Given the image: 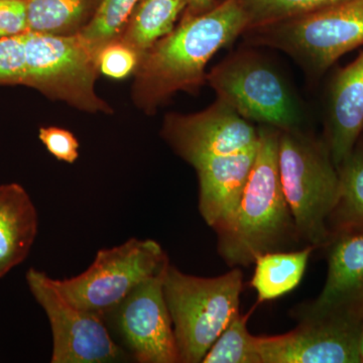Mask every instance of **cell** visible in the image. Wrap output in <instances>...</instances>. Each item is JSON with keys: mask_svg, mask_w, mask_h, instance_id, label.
I'll list each match as a JSON object with an SVG mask.
<instances>
[{"mask_svg": "<svg viewBox=\"0 0 363 363\" xmlns=\"http://www.w3.org/2000/svg\"><path fill=\"white\" fill-rule=\"evenodd\" d=\"M26 33L0 39V85L25 83Z\"/></svg>", "mask_w": 363, "mask_h": 363, "instance_id": "cell-25", "label": "cell"}, {"mask_svg": "<svg viewBox=\"0 0 363 363\" xmlns=\"http://www.w3.org/2000/svg\"><path fill=\"white\" fill-rule=\"evenodd\" d=\"M328 274L315 301L298 306L296 319L337 316L362 321L363 318V229L331 236L326 245Z\"/></svg>", "mask_w": 363, "mask_h": 363, "instance_id": "cell-13", "label": "cell"}, {"mask_svg": "<svg viewBox=\"0 0 363 363\" xmlns=\"http://www.w3.org/2000/svg\"><path fill=\"white\" fill-rule=\"evenodd\" d=\"M28 32L26 0H0V39Z\"/></svg>", "mask_w": 363, "mask_h": 363, "instance_id": "cell-27", "label": "cell"}, {"mask_svg": "<svg viewBox=\"0 0 363 363\" xmlns=\"http://www.w3.org/2000/svg\"><path fill=\"white\" fill-rule=\"evenodd\" d=\"M339 194L328 219L331 236L363 229V136L338 168Z\"/></svg>", "mask_w": 363, "mask_h": 363, "instance_id": "cell-19", "label": "cell"}, {"mask_svg": "<svg viewBox=\"0 0 363 363\" xmlns=\"http://www.w3.org/2000/svg\"><path fill=\"white\" fill-rule=\"evenodd\" d=\"M252 173L235 212L216 231L218 252L229 267H247L264 253L298 238L279 172L281 130L260 125Z\"/></svg>", "mask_w": 363, "mask_h": 363, "instance_id": "cell-2", "label": "cell"}, {"mask_svg": "<svg viewBox=\"0 0 363 363\" xmlns=\"http://www.w3.org/2000/svg\"><path fill=\"white\" fill-rule=\"evenodd\" d=\"M140 52L121 40L105 45L98 55L99 72L106 77L121 80L135 73L140 65Z\"/></svg>", "mask_w": 363, "mask_h": 363, "instance_id": "cell-24", "label": "cell"}, {"mask_svg": "<svg viewBox=\"0 0 363 363\" xmlns=\"http://www.w3.org/2000/svg\"><path fill=\"white\" fill-rule=\"evenodd\" d=\"M243 274L233 269L217 278L190 276L169 264L164 294L180 362L199 363L240 314Z\"/></svg>", "mask_w": 363, "mask_h": 363, "instance_id": "cell-3", "label": "cell"}, {"mask_svg": "<svg viewBox=\"0 0 363 363\" xmlns=\"http://www.w3.org/2000/svg\"><path fill=\"white\" fill-rule=\"evenodd\" d=\"M169 264L168 255L157 241L130 238L117 247L100 250L79 276L52 281L74 305L104 317L136 286Z\"/></svg>", "mask_w": 363, "mask_h": 363, "instance_id": "cell-8", "label": "cell"}, {"mask_svg": "<svg viewBox=\"0 0 363 363\" xmlns=\"http://www.w3.org/2000/svg\"><path fill=\"white\" fill-rule=\"evenodd\" d=\"M206 80L217 98L247 121L281 131L301 130L304 114L274 67L250 52H240L212 69Z\"/></svg>", "mask_w": 363, "mask_h": 363, "instance_id": "cell-7", "label": "cell"}, {"mask_svg": "<svg viewBox=\"0 0 363 363\" xmlns=\"http://www.w3.org/2000/svg\"><path fill=\"white\" fill-rule=\"evenodd\" d=\"M298 321L289 333L257 337L262 363H360L362 321L337 316Z\"/></svg>", "mask_w": 363, "mask_h": 363, "instance_id": "cell-12", "label": "cell"}, {"mask_svg": "<svg viewBox=\"0 0 363 363\" xmlns=\"http://www.w3.org/2000/svg\"><path fill=\"white\" fill-rule=\"evenodd\" d=\"M39 230V215L20 184L0 185V279L28 257Z\"/></svg>", "mask_w": 363, "mask_h": 363, "instance_id": "cell-16", "label": "cell"}, {"mask_svg": "<svg viewBox=\"0 0 363 363\" xmlns=\"http://www.w3.org/2000/svg\"><path fill=\"white\" fill-rule=\"evenodd\" d=\"M167 267L136 286L104 316L124 347L140 363L180 362L173 322L164 294Z\"/></svg>", "mask_w": 363, "mask_h": 363, "instance_id": "cell-10", "label": "cell"}, {"mask_svg": "<svg viewBox=\"0 0 363 363\" xmlns=\"http://www.w3.org/2000/svg\"><path fill=\"white\" fill-rule=\"evenodd\" d=\"M39 138L50 154L59 161L68 164L77 161L80 143L71 131L58 126H47L40 128Z\"/></svg>", "mask_w": 363, "mask_h": 363, "instance_id": "cell-26", "label": "cell"}, {"mask_svg": "<svg viewBox=\"0 0 363 363\" xmlns=\"http://www.w3.org/2000/svg\"><path fill=\"white\" fill-rule=\"evenodd\" d=\"M189 13L200 14L212 9L213 0H187Z\"/></svg>", "mask_w": 363, "mask_h": 363, "instance_id": "cell-28", "label": "cell"}, {"mask_svg": "<svg viewBox=\"0 0 363 363\" xmlns=\"http://www.w3.org/2000/svg\"><path fill=\"white\" fill-rule=\"evenodd\" d=\"M187 0H140L118 40L130 45L140 56L173 32Z\"/></svg>", "mask_w": 363, "mask_h": 363, "instance_id": "cell-18", "label": "cell"}, {"mask_svg": "<svg viewBox=\"0 0 363 363\" xmlns=\"http://www.w3.org/2000/svg\"><path fill=\"white\" fill-rule=\"evenodd\" d=\"M316 250L308 245L297 252H272L255 259L252 283L257 291V303L274 300L292 292L302 281L312 252Z\"/></svg>", "mask_w": 363, "mask_h": 363, "instance_id": "cell-17", "label": "cell"}, {"mask_svg": "<svg viewBox=\"0 0 363 363\" xmlns=\"http://www.w3.org/2000/svg\"><path fill=\"white\" fill-rule=\"evenodd\" d=\"M248 25L240 0H224L205 13H187L173 32L143 55L133 92L138 108L154 112L179 91L197 90L206 80L210 60Z\"/></svg>", "mask_w": 363, "mask_h": 363, "instance_id": "cell-1", "label": "cell"}, {"mask_svg": "<svg viewBox=\"0 0 363 363\" xmlns=\"http://www.w3.org/2000/svg\"><path fill=\"white\" fill-rule=\"evenodd\" d=\"M28 32L79 33L92 20L101 0H26Z\"/></svg>", "mask_w": 363, "mask_h": 363, "instance_id": "cell-20", "label": "cell"}, {"mask_svg": "<svg viewBox=\"0 0 363 363\" xmlns=\"http://www.w3.org/2000/svg\"><path fill=\"white\" fill-rule=\"evenodd\" d=\"M359 355H360V363H362V362H363V318L362 320V323H360Z\"/></svg>", "mask_w": 363, "mask_h": 363, "instance_id": "cell-29", "label": "cell"}, {"mask_svg": "<svg viewBox=\"0 0 363 363\" xmlns=\"http://www.w3.org/2000/svg\"><path fill=\"white\" fill-rule=\"evenodd\" d=\"M342 0H240L248 16V30L311 13Z\"/></svg>", "mask_w": 363, "mask_h": 363, "instance_id": "cell-23", "label": "cell"}, {"mask_svg": "<svg viewBox=\"0 0 363 363\" xmlns=\"http://www.w3.org/2000/svg\"><path fill=\"white\" fill-rule=\"evenodd\" d=\"M278 162L298 238L316 248L326 247L328 219L339 194V172L326 143L301 130L281 131Z\"/></svg>", "mask_w": 363, "mask_h": 363, "instance_id": "cell-4", "label": "cell"}, {"mask_svg": "<svg viewBox=\"0 0 363 363\" xmlns=\"http://www.w3.org/2000/svg\"><path fill=\"white\" fill-rule=\"evenodd\" d=\"M26 279L51 325L52 363H108L123 359V351L112 339L102 315L86 311L67 300L44 272L32 267Z\"/></svg>", "mask_w": 363, "mask_h": 363, "instance_id": "cell-9", "label": "cell"}, {"mask_svg": "<svg viewBox=\"0 0 363 363\" xmlns=\"http://www.w3.org/2000/svg\"><path fill=\"white\" fill-rule=\"evenodd\" d=\"M162 133L193 168L212 157L253 149L259 143V130L218 98L198 113L169 114Z\"/></svg>", "mask_w": 363, "mask_h": 363, "instance_id": "cell-11", "label": "cell"}, {"mask_svg": "<svg viewBox=\"0 0 363 363\" xmlns=\"http://www.w3.org/2000/svg\"><path fill=\"white\" fill-rule=\"evenodd\" d=\"M363 130V52L341 69L330 89L326 143L332 161L340 167Z\"/></svg>", "mask_w": 363, "mask_h": 363, "instance_id": "cell-15", "label": "cell"}, {"mask_svg": "<svg viewBox=\"0 0 363 363\" xmlns=\"http://www.w3.org/2000/svg\"><path fill=\"white\" fill-rule=\"evenodd\" d=\"M253 40L321 73L363 45V0H342L311 13L253 28Z\"/></svg>", "mask_w": 363, "mask_h": 363, "instance_id": "cell-6", "label": "cell"}, {"mask_svg": "<svg viewBox=\"0 0 363 363\" xmlns=\"http://www.w3.org/2000/svg\"><path fill=\"white\" fill-rule=\"evenodd\" d=\"M26 69L23 85L40 91L50 99L90 113L113 112L111 105L97 95L98 55L80 33H26Z\"/></svg>", "mask_w": 363, "mask_h": 363, "instance_id": "cell-5", "label": "cell"}, {"mask_svg": "<svg viewBox=\"0 0 363 363\" xmlns=\"http://www.w3.org/2000/svg\"><path fill=\"white\" fill-rule=\"evenodd\" d=\"M257 150L255 147L238 154L212 157L195 167L199 180L200 214L215 231L225 225L240 204Z\"/></svg>", "mask_w": 363, "mask_h": 363, "instance_id": "cell-14", "label": "cell"}, {"mask_svg": "<svg viewBox=\"0 0 363 363\" xmlns=\"http://www.w3.org/2000/svg\"><path fill=\"white\" fill-rule=\"evenodd\" d=\"M140 0H101L92 20L81 30L93 52L99 55L105 45L118 40Z\"/></svg>", "mask_w": 363, "mask_h": 363, "instance_id": "cell-22", "label": "cell"}, {"mask_svg": "<svg viewBox=\"0 0 363 363\" xmlns=\"http://www.w3.org/2000/svg\"><path fill=\"white\" fill-rule=\"evenodd\" d=\"M252 312L238 314L215 341L203 363H262L257 336L247 330Z\"/></svg>", "mask_w": 363, "mask_h": 363, "instance_id": "cell-21", "label": "cell"}]
</instances>
